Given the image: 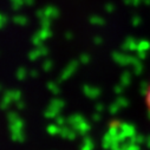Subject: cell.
Returning a JSON list of instances; mask_svg holds the SVG:
<instances>
[{
    "label": "cell",
    "instance_id": "1",
    "mask_svg": "<svg viewBox=\"0 0 150 150\" xmlns=\"http://www.w3.org/2000/svg\"><path fill=\"white\" fill-rule=\"evenodd\" d=\"M143 99H144V106H145V110H146V114H148L149 120H150V81L146 84V88L144 90Z\"/></svg>",
    "mask_w": 150,
    "mask_h": 150
}]
</instances>
